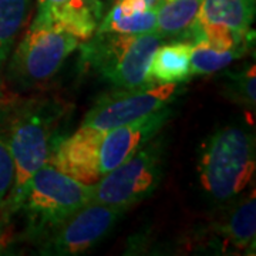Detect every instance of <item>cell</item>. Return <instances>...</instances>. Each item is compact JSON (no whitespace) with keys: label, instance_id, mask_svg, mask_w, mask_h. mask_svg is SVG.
<instances>
[{"label":"cell","instance_id":"7402d4cb","mask_svg":"<svg viewBox=\"0 0 256 256\" xmlns=\"http://www.w3.org/2000/svg\"><path fill=\"white\" fill-rule=\"evenodd\" d=\"M146 3H148V4H154L156 0H146Z\"/></svg>","mask_w":256,"mask_h":256},{"label":"cell","instance_id":"277c9868","mask_svg":"<svg viewBox=\"0 0 256 256\" xmlns=\"http://www.w3.org/2000/svg\"><path fill=\"white\" fill-rule=\"evenodd\" d=\"M164 42L156 33L116 34L94 33L80 44L82 64L101 80L118 90L154 86L150 78L152 54Z\"/></svg>","mask_w":256,"mask_h":256},{"label":"cell","instance_id":"9c48e42d","mask_svg":"<svg viewBox=\"0 0 256 256\" xmlns=\"http://www.w3.org/2000/svg\"><path fill=\"white\" fill-rule=\"evenodd\" d=\"M171 114L172 110L168 106L131 122L104 131L98 148V170L101 176L127 161L151 138L160 134L171 118Z\"/></svg>","mask_w":256,"mask_h":256},{"label":"cell","instance_id":"e0dca14e","mask_svg":"<svg viewBox=\"0 0 256 256\" xmlns=\"http://www.w3.org/2000/svg\"><path fill=\"white\" fill-rule=\"evenodd\" d=\"M249 46H240L229 50H216L202 42H195L191 54V76H210L228 67L235 60L246 54Z\"/></svg>","mask_w":256,"mask_h":256},{"label":"cell","instance_id":"7a4b0ae2","mask_svg":"<svg viewBox=\"0 0 256 256\" xmlns=\"http://www.w3.org/2000/svg\"><path fill=\"white\" fill-rule=\"evenodd\" d=\"M62 116L57 102L28 101L13 111L4 122L8 126L4 127L8 144L14 161V182L8 200L2 205L8 215L18 212L26 184L47 162Z\"/></svg>","mask_w":256,"mask_h":256},{"label":"cell","instance_id":"7c38bea8","mask_svg":"<svg viewBox=\"0 0 256 256\" xmlns=\"http://www.w3.org/2000/svg\"><path fill=\"white\" fill-rule=\"evenodd\" d=\"M194 43L190 40H172L156 47L150 64V78L154 84H181L191 77L190 66Z\"/></svg>","mask_w":256,"mask_h":256},{"label":"cell","instance_id":"52a82bcc","mask_svg":"<svg viewBox=\"0 0 256 256\" xmlns=\"http://www.w3.org/2000/svg\"><path fill=\"white\" fill-rule=\"evenodd\" d=\"M124 208L90 202L38 244V254L74 256L100 244L126 214Z\"/></svg>","mask_w":256,"mask_h":256},{"label":"cell","instance_id":"ac0fdd59","mask_svg":"<svg viewBox=\"0 0 256 256\" xmlns=\"http://www.w3.org/2000/svg\"><path fill=\"white\" fill-rule=\"evenodd\" d=\"M222 92L230 101L240 104L246 108L255 110L256 106V76L255 66L242 68L238 72L225 74Z\"/></svg>","mask_w":256,"mask_h":256},{"label":"cell","instance_id":"4fadbf2b","mask_svg":"<svg viewBox=\"0 0 256 256\" xmlns=\"http://www.w3.org/2000/svg\"><path fill=\"white\" fill-rule=\"evenodd\" d=\"M220 240L235 250H248L255 245L256 201L255 194L236 202L228 214L216 224Z\"/></svg>","mask_w":256,"mask_h":256},{"label":"cell","instance_id":"5b68a950","mask_svg":"<svg viewBox=\"0 0 256 256\" xmlns=\"http://www.w3.org/2000/svg\"><path fill=\"white\" fill-rule=\"evenodd\" d=\"M166 138H151L134 156L92 185V202L128 210L160 186L166 161Z\"/></svg>","mask_w":256,"mask_h":256},{"label":"cell","instance_id":"6da1fadb","mask_svg":"<svg viewBox=\"0 0 256 256\" xmlns=\"http://www.w3.org/2000/svg\"><path fill=\"white\" fill-rule=\"evenodd\" d=\"M256 146L250 128L234 124L215 130L201 146L198 174L215 204L235 201L255 175Z\"/></svg>","mask_w":256,"mask_h":256},{"label":"cell","instance_id":"5bb4252c","mask_svg":"<svg viewBox=\"0 0 256 256\" xmlns=\"http://www.w3.org/2000/svg\"><path fill=\"white\" fill-rule=\"evenodd\" d=\"M156 34L161 38L188 40L201 0H156Z\"/></svg>","mask_w":256,"mask_h":256},{"label":"cell","instance_id":"3957f363","mask_svg":"<svg viewBox=\"0 0 256 256\" xmlns=\"http://www.w3.org/2000/svg\"><path fill=\"white\" fill-rule=\"evenodd\" d=\"M92 185L82 184L46 162L28 180L18 210L26 216L28 236L40 244L64 220L92 202Z\"/></svg>","mask_w":256,"mask_h":256},{"label":"cell","instance_id":"8992f818","mask_svg":"<svg viewBox=\"0 0 256 256\" xmlns=\"http://www.w3.org/2000/svg\"><path fill=\"white\" fill-rule=\"evenodd\" d=\"M78 46L80 40L68 33L30 24L12 56L10 80L18 87H34L48 82Z\"/></svg>","mask_w":256,"mask_h":256},{"label":"cell","instance_id":"d6986e66","mask_svg":"<svg viewBox=\"0 0 256 256\" xmlns=\"http://www.w3.org/2000/svg\"><path fill=\"white\" fill-rule=\"evenodd\" d=\"M13 182H14V161L8 144L4 121H2V116H0V206L8 200Z\"/></svg>","mask_w":256,"mask_h":256},{"label":"cell","instance_id":"603a6c76","mask_svg":"<svg viewBox=\"0 0 256 256\" xmlns=\"http://www.w3.org/2000/svg\"><path fill=\"white\" fill-rule=\"evenodd\" d=\"M0 97H2V78H0Z\"/></svg>","mask_w":256,"mask_h":256},{"label":"cell","instance_id":"44dd1931","mask_svg":"<svg viewBox=\"0 0 256 256\" xmlns=\"http://www.w3.org/2000/svg\"><path fill=\"white\" fill-rule=\"evenodd\" d=\"M3 244H4V230H3L2 225H0V248L3 246Z\"/></svg>","mask_w":256,"mask_h":256},{"label":"cell","instance_id":"9a60e30c","mask_svg":"<svg viewBox=\"0 0 256 256\" xmlns=\"http://www.w3.org/2000/svg\"><path fill=\"white\" fill-rule=\"evenodd\" d=\"M33 0H0V64L9 57L28 20Z\"/></svg>","mask_w":256,"mask_h":256},{"label":"cell","instance_id":"30bf717a","mask_svg":"<svg viewBox=\"0 0 256 256\" xmlns=\"http://www.w3.org/2000/svg\"><path fill=\"white\" fill-rule=\"evenodd\" d=\"M104 131L80 126L72 136L56 141L47 162L63 174L87 185L101 178L98 148Z\"/></svg>","mask_w":256,"mask_h":256},{"label":"cell","instance_id":"2e32d148","mask_svg":"<svg viewBox=\"0 0 256 256\" xmlns=\"http://www.w3.org/2000/svg\"><path fill=\"white\" fill-rule=\"evenodd\" d=\"M96 33H116V34H150L156 33V6L132 16H122L111 8V10L101 18Z\"/></svg>","mask_w":256,"mask_h":256},{"label":"cell","instance_id":"ffe728a7","mask_svg":"<svg viewBox=\"0 0 256 256\" xmlns=\"http://www.w3.org/2000/svg\"><path fill=\"white\" fill-rule=\"evenodd\" d=\"M101 0H36L37 9L44 8H58V6H77V4H92L100 3Z\"/></svg>","mask_w":256,"mask_h":256},{"label":"cell","instance_id":"ba28073f","mask_svg":"<svg viewBox=\"0 0 256 256\" xmlns=\"http://www.w3.org/2000/svg\"><path fill=\"white\" fill-rule=\"evenodd\" d=\"M181 92L180 84L170 82L106 94L88 110L82 126L107 131L168 107Z\"/></svg>","mask_w":256,"mask_h":256},{"label":"cell","instance_id":"8fae6325","mask_svg":"<svg viewBox=\"0 0 256 256\" xmlns=\"http://www.w3.org/2000/svg\"><path fill=\"white\" fill-rule=\"evenodd\" d=\"M256 14V0H201L196 24L225 26L238 36L249 37Z\"/></svg>","mask_w":256,"mask_h":256}]
</instances>
